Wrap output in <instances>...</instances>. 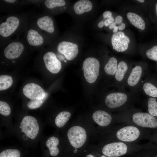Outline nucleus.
I'll return each mask as SVG.
<instances>
[{
    "label": "nucleus",
    "mask_w": 157,
    "mask_h": 157,
    "mask_svg": "<svg viewBox=\"0 0 157 157\" xmlns=\"http://www.w3.org/2000/svg\"><path fill=\"white\" fill-rule=\"evenodd\" d=\"M30 16L26 13L13 14L1 17L0 21V46L3 47L11 41L15 35L24 32Z\"/></svg>",
    "instance_id": "1"
},
{
    "label": "nucleus",
    "mask_w": 157,
    "mask_h": 157,
    "mask_svg": "<svg viewBox=\"0 0 157 157\" xmlns=\"http://www.w3.org/2000/svg\"><path fill=\"white\" fill-rule=\"evenodd\" d=\"M29 22L35 26L49 41V37L55 31L53 20L50 15L46 13L31 17Z\"/></svg>",
    "instance_id": "2"
},
{
    "label": "nucleus",
    "mask_w": 157,
    "mask_h": 157,
    "mask_svg": "<svg viewBox=\"0 0 157 157\" xmlns=\"http://www.w3.org/2000/svg\"><path fill=\"white\" fill-rule=\"evenodd\" d=\"M24 34V39L28 45L31 47L41 48L49 43V40L29 21Z\"/></svg>",
    "instance_id": "3"
},
{
    "label": "nucleus",
    "mask_w": 157,
    "mask_h": 157,
    "mask_svg": "<svg viewBox=\"0 0 157 157\" xmlns=\"http://www.w3.org/2000/svg\"><path fill=\"white\" fill-rule=\"evenodd\" d=\"M28 46L25 39L17 38L3 46V54L6 58L12 60L15 63V60L19 57Z\"/></svg>",
    "instance_id": "4"
},
{
    "label": "nucleus",
    "mask_w": 157,
    "mask_h": 157,
    "mask_svg": "<svg viewBox=\"0 0 157 157\" xmlns=\"http://www.w3.org/2000/svg\"><path fill=\"white\" fill-rule=\"evenodd\" d=\"M100 63L96 58L90 57L86 58L83 63L84 75L89 83H93L99 75Z\"/></svg>",
    "instance_id": "5"
},
{
    "label": "nucleus",
    "mask_w": 157,
    "mask_h": 157,
    "mask_svg": "<svg viewBox=\"0 0 157 157\" xmlns=\"http://www.w3.org/2000/svg\"><path fill=\"white\" fill-rule=\"evenodd\" d=\"M67 137L72 145L75 148H79L85 143L87 134L83 128L78 126H74L68 130Z\"/></svg>",
    "instance_id": "6"
},
{
    "label": "nucleus",
    "mask_w": 157,
    "mask_h": 157,
    "mask_svg": "<svg viewBox=\"0 0 157 157\" xmlns=\"http://www.w3.org/2000/svg\"><path fill=\"white\" fill-rule=\"evenodd\" d=\"M20 124L19 127L22 129V132H24L31 139L35 138L39 130V126L35 118L30 116H26L23 119Z\"/></svg>",
    "instance_id": "7"
},
{
    "label": "nucleus",
    "mask_w": 157,
    "mask_h": 157,
    "mask_svg": "<svg viewBox=\"0 0 157 157\" xmlns=\"http://www.w3.org/2000/svg\"><path fill=\"white\" fill-rule=\"evenodd\" d=\"M133 122L138 126L145 128H157V118L149 113L138 112L132 116Z\"/></svg>",
    "instance_id": "8"
},
{
    "label": "nucleus",
    "mask_w": 157,
    "mask_h": 157,
    "mask_svg": "<svg viewBox=\"0 0 157 157\" xmlns=\"http://www.w3.org/2000/svg\"><path fill=\"white\" fill-rule=\"evenodd\" d=\"M126 145L121 142L107 144L103 147L102 153L109 157H118L125 154L127 151Z\"/></svg>",
    "instance_id": "9"
},
{
    "label": "nucleus",
    "mask_w": 157,
    "mask_h": 157,
    "mask_svg": "<svg viewBox=\"0 0 157 157\" xmlns=\"http://www.w3.org/2000/svg\"><path fill=\"white\" fill-rule=\"evenodd\" d=\"M57 46L58 51L63 55L67 60L74 59L78 52L77 45L71 42L63 41L60 42Z\"/></svg>",
    "instance_id": "10"
},
{
    "label": "nucleus",
    "mask_w": 157,
    "mask_h": 157,
    "mask_svg": "<svg viewBox=\"0 0 157 157\" xmlns=\"http://www.w3.org/2000/svg\"><path fill=\"white\" fill-rule=\"evenodd\" d=\"M140 134L139 130L133 126L123 127L117 132L116 136L118 139L124 142H131L137 139Z\"/></svg>",
    "instance_id": "11"
},
{
    "label": "nucleus",
    "mask_w": 157,
    "mask_h": 157,
    "mask_svg": "<svg viewBox=\"0 0 157 157\" xmlns=\"http://www.w3.org/2000/svg\"><path fill=\"white\" fill-rule=\"evenodd\" d=\"M43 59L46 67L51 73L57 74L61 70V63L53 52L49 51L45 52Z\"/></svg>",
    "instance_id": "12"
},
{
    "label": "nucleus",
    "mask_w": 157,
    "mask_h": 157,
    "mask_svg": "<svg viewBox=\"0 0 157 157\" xmlns=\"http://www.w3.org/2000/svg\"><path fill=\"white\" fill-rule=\"evenodd\" d=\"M111 42L113 49L117 52H124L128 49L130 40L124 32L119 31L113 34Z\"/></svg>",
    "instance_id": "13"
},
{
    "label": "nucleus",
    "mask_w": 157,
    "mask_h": 157,
    "mask_svg": "<svg viewBox=\"0 0 157 157\" xmlns=\"http://www.w3.org/2000/svg\"><path fill=\"white\" fill-rule=\"evenodd\" d=\"M22 90L24 95L30 99L42 100L46 95L44 89L40 86L33 83L26 85Z\"/></svg>",
    "instance_id": "14"
},
{
    "label": "nucleus",
    "mask_w": 157,
    "mask_h": 157,
    "mask_svg": "<svg viewBox=\"0 0 157 157\" xmlns=\"http://www.w3.org/2000/svg\"><path fill=\"white\" fill-rule=\"evenodd\" d=\"M128 99L127 95L122 92L111 93L108 95L105 99V103L109 108H114L124 104Z\"/></svg>",
    "instance_id": "15"
},
{
    "label": "nucleus",
    "mask_w": 157,
    "mask_h": 157,
    "mask_svg": "<svg viewBox=\"0 0 157 157\" xmlns=\"http://www.w3.org/2000/svg\"><path fill=\"white\" fill-rule=\"evenodd\" d=\"M92 117L94 122L101 126H105L108 125L112 120V117L110 114L102 110H98L95 112L93 114Z\"/></svg>",
    "instance_id": "16"
},
{
    "label": "nucleus",
    "mask_w": 157,
    "mask_h": 157,
    "mask_svg": "<svg viewBox=\"0 0 157 157\" xmlns=\"http://www.w3.org/2000/svg\"><path fill=\"white\" fill-rule=\"evenodd\" d=\"M23 1L3 0L0 1L1 10L12 13L16 11L20 6L24 5Z\"/></svg>",
    "instance_id": "17"
},
{
    "label": "nucleus",
    "mask_w": 157,
    "mask_h": 157,
    "mask_svg": "<svg viewBox=\"0 0 157 157\" xmlns=\"http://www.w3.org/2000/svg\"><path fill=\"white\" fill-rule=\"evenodd\" d=\"M143 73L142 67L139 65L135 67L131 71L127 80V83L131 87H133L139 83Z\"/></svg>",
    "instance_id": "18"
},
{
    "label": "nucleus",
    "mask_w": 157,
    "mask_h": 157,
    "mask_svg": "<svg viewBox=\"0 0 157 157\" xmlns=\"http://www.w3.org/2000/svg\"><path fill=\"white\" fill-rule=\"evenodd\" d=\"M75 12L78 15L90 11L92 9V5L88 0H80L76 2L73 6Z\"/></svg>",
    "instance_id": "19"
},
{
    "label": "nucleus",
    "mask_w": 157,
    "mask_h": 157,
    "mask_svg": "<svg viewBox=\"0 0 157 157\" xmlns=\"http://www.w3.org/2000/svg\"><path fill=\"white\" fill-rule=\"evenodd\" d=\"M45 13L50 12L57 8L64 7L66 5L64 0H46L41 3Z\"/></svg>",
    "instance_id": "20"
},
{
    "label": "nucleus",
    "mask_w": 157,
    "mask_h": 157,
    "mask_svg": "<svg viewBox=\"0 0 157 157\" xmlns=\"http://www.w3.org/2000/svg\"><path fill=\"white\" fill-rule=\"evenodd\" d=\"M127 17L130 23L136 27L142 30L145 28V23L142 18L136 13L129 12Z\"/></svg>",
    "instance_id": "21"
},
{
    "label": "nucleus",
    "mask_w": 157,
    "mask_h": 157,
    "mask_svg": "<svg viewBox=\"0 0 157 157\" xmlns=\"http://www.w3.org/2000/svg\"><path fill=\"white\" fill-rule=\"evenodd\" d=\"M59 143L58 139L54 136L51 137L47 140L46 144L49 148L50 154L53 156H56L58 154L59 150L57 146Z\"/></svg>",
    "instance_id": "22"
},
{
    "label": "nucleus",
    "mask_w": 157,
    "mask_h": 157,
    "mask_svg": "<svg viewBox=\"0 0 157 157\" xmlns=\"http://www.w3.org/2000/svg\"><path fill=\"white\" fill-rule=\"evenodd\" d=\"M128 67L127 64L124 61H121L118 65L117 71L115 74V78L118 81L123 80L127 72Z\"/></svg>",
    "instance_id": "23"
},
{
    "label": "nucleus",
    "mask_w": 157,
    "mask_h": 157,
    "mask_svg": "<svg viewBox=\"0 0 157 157\" xmlns=\"http://www.w3.org/2000/svg\"><path fill=\"white\" fill-rule=\"evenodd\" d=\"M118 64L117 59L114 57L110 58L105 65L104 70L108 74L115 75L117 70Z\"/></svg>",
    "instance_id": "24"
},
{
    "label": "nucleus",
    "mask_w": 157,
    "mask_h": 157,
    "mask_svg": "<svg viewBox=\"0 0 157 157\" xmlns=\"http://www.w3.org/2000/svg\"><path fill=\"white\" fill-rule=\"evenodd\" d=\"M71 116L70 113L68 111H62L59 113L55 119V123L59 128L63 127L68 121Z\"/></svg>",
    "instance_id": "25"
},
{
    "label": "nucleus",
    "mask_w": 157,
    "mask_h": 157,
    "mask_svg": "<svg viewBox=\"0 0 157 157\" xmlns=\"http://www.w3.org/2000/svg\"><path fill=\"white\" fill-rule=\"evenodd\" d=\"M143 88L147 95L152 97H157V88L151 83H145L143 85Z\"/></svg>",
    "instance_id": "26"
},
{
    "label": "nucleus",
    "mask_w": 157,
    "mask_h": 157,
    "mask_svg": "<svg viewBox=\"0 0 157 157\" xmlns=\"http://www.w3.org/2000/svg\"><path fill=\"white\" fill-rule=\"evenodd\" d=\"M13 80L12 77L7 75L0 76V90L6 89L10 88L12 84Z\"/></svg>",
    "instance_id": "27"
},
{
    "label": "nucleus",
    "mask_w": 157,
    "mask_h": 157,
    "mask_svg": "<svg viewBox=\"0 0 157 157\" xmlns=\"http://www.w3.org/2000/svg\"><path fill=\"white\" fill-rule=\"evenodd\" d=\"M149 113L154 116L157 117V101L154 98H150L148 101Z\"/></svg>",
    "instance_id": "28"
},
{
    "label": "nucleus",
    "mask_w": 157,
    "mask_h": 157,
    "mask_svg": "<svg viewBox=\"0 0 157 157\" xmlns=\"http://www.w3.org/2000/svg\"><path fill=\"white\" fill-rule=\"evenodd\" d=\"M20 153L17 149H8L0 154V157H20Z\"/></svg>",
    "instance_id": "29"
},
{
    "label": "nucleus",
    "mask_w": 157,
    "mask_h": 157,
    "mask_svg": "<svg viewBox=\"0 0 157 157\" xmlns=\"http://www.w3.org/2000/svg\"><path fill=\"white\" fill-rule=\"evenodd\" d=\"M47 97V95L45 98L42 100L37 99H30L27 103V106L28 107L31 109H35L40 107L43 103Z\"/></svg>",
    "instance_id": "30"
},
{
    "label": "nucleus",
    "mask_w": 157,
    "mask_h": 157,
    "mask_svg": "<svg viewBox=\"0 0 157 157\" xmlns=\"http://www.w3.org/2000/svg\"><path fill=\"white\" fill-rule=\"evenodd\" d=\"M11 112L10 108L9 105L6 102L0 101V113L4 116L9 115Z\"/></svg>",
    "instance_id": "31"
},
{
    "label": "nucleus",
    "mask_w": 157,
    "mask_h": 157,
    "mask_svg": "<svg viewBox=\"0 0 157 157\" xmlns=\"http://www.w3.org/2000/svg\"><path fill=\"white\" fill-rule=\"evenodd\" d=\"M146 55L149 59L157 61V46L155 45L147 50Z\"/></svg>",
    "instance_id": "32"
},
{
    "label": "nucleus",
    "mask_w": 157,
    "mask_h": 157,
    "mask_svg": "<svg viewBox=\"0 0 157 157\" xmlns=\"http://www.w3.org/2000/svg\"><path fill=\"white\" fill-rule=\"evenodd\" d=\"M123 18L120 15L117 16L115 18V22L116 24H121L122 23Z\"/></svg>",
    "instance_id": "33"
},
{
    "label": "nucleus",
    "mask_w": 157,
    "mask_h": 157,
    "mask_svg": "<svg viewBox=\"0 0 157 157\" xmlns=\"http://www.w3.org/2000/svg\"><path fill=\"white\" fill-rule=\"evenodd\" d=\"M112 13L110 11H107L104 12L103 14V17L104 18H109L112 16Z\"/></svg>",
    "instance_id": "34"
},
{
    "label": "nucleus",
    "mask_w": 157,
    "mask_h": 157,
    "mask_svg": "<svg viewBox=\"0 0 157 157\" xmlns=\"http://www.w3.org/2000/svg\"><path fill=\"white\" fill-rule=\"evenodd\" d=\"M126 27L125 24L122 23L120 24V25L118 26V29L120 31H122L124 30Z\"/></svg>",
    "instance_id": "35"
},
{
    "label": "nucleus",
    "mask_w": 157,
    "mask_h": 157,
    "mask_svg": "<svg viewBox=\"0 0 157 157\" xmlns=\"http://www.w3.org/2000/svg\"><path fill=\"white\" fill-rule=\"evenodd\" d=\"M104 25V22L103 21H101L98 24V26L99 28H101L103 27Z\"/></svg>",
    "instance_id": "36"
},
{
    "label": "nucleus",
    "mask_w": 157,
    "mask_h": 157,
    "mask_svg": "<svg viewBox=\"0 0 157 157\" xmlns=\"http://www.w3.org/2000/svg\"><path fill=\"white\" fill-rule=\"evenodd\" d=\"M110 23L108 19L105 21L104 22V25L105 26H108L110 24Z\"/></svg>",
    "instance_id": "37"
},
{
    "label": "nucleus",
    "mask_w": 157,
    "mask_h": 157,
    "mask_svg": "<svg viewBox=\"0 0 157 157\" xmlns=\"http://www.w3.org/2000/svg\"><path fill=\"white\" fill-rule=\"evenodd\" d=\"M116 24L115 22L113 23L110 25L109 26V28L110 29H112L113 28H114L116 26Z\"/></svg>",
    "instance_id": "38"
},
{
    "label": "nucleus",
    "mask_w": 157,
    "mask_h": 157,
    "mask_svg": "<svg viewBox=\"0 0 157 157\" xmlns=\"http://www.w3.org/2000/svg\"><path fill=\"white\" fill-rule=\"evenodd\" d=\"M108 20L110 23H113L114 21V19L112 16L108 18Z\"/></svg>",
    "instance_id": "39"
},
{
    "label": "nucleus",
    "mask_w": 157,
    "mask_h": 157,
    "mask_svg": "<svg viewBox=\"0 0 157 157\" xmlns=\"http://www.w3.org/2000/svg\"><path fill=\"white\" fill-rule=\"evenodd\" d=\"M118 26H116L114 28L113 30V32L114 33H115L117 32L118 29Z\"/></svg>",
    "instance_id": "40"
},
{
    "label": "nucleus",
    "mask_w": 157,
    "mask_h": 157,
    "mask_svg": "<svg viewBox=\"0 0 157 157\" xmlns=\"http://www.w3.org/2000/svg\"><path fill=\"white\" fill-rule=\"evenodd\" d=\"M86 157H94L93 155L91 154H89L86 156ZM101 157H107L105 155H103Z\"/></svg>",
    "instance_id": "41"
},
{
    "label": "nucleus",
    "mask_w": 157,
    "mask_h": 157,
    "mask_svg": "<svg viewBox=\"0 0 157 157\" xmlns=\"http://www.w3.org/2000/svg\"><path fill=\"white\" fill-rule=\"evenodd\" d=\"M137 1H138V2H140V3H143L144 2V0H137Z\"/></svg>",
    "instance_id": "42"
},
{
    "label": "nucleus",
    "mask_w": 157,
    "mask_h": 157,
    "mask_svg": "<svg viewBox=\"0 0 157 157\" xmlns=\"http://www.w3.org/2000/svg\"><path fill=\"white\" fill-rule=\"evenodd\" d=\"M156 15L157 16V3L156 5Z\"/></svg>",
    "instance_id": "43"
},
{
    "label": "nucleus",
    "mask_w": 157,
    "mask_h": 157,
    "mask_svg": "<svg viewBox=\"0 0 157 157\" xmlns=\"http://www.w3.org/2000/svg\"><path fill=\"white\" fill-rule=\"evenodd\" d=\"M67 60H66V59H65V60H64V62L65 63H67Z\"/></svg>",
    "instance_id": "44"
},
{
    "label": "nucleus",
    "mask_w": 157,
    "mask_h": 157,
    "mask_svg": "<svg viewBox=\"0 0 157 157\" xmlns=\"http://www.w3.org/2000/svg\"><path fill=\"white\" fill-rule=\"evenodd\" d=\"M156 157H157V156H156Z\"/></svg>",
    "instance_id": "45"
}]
</instances>
